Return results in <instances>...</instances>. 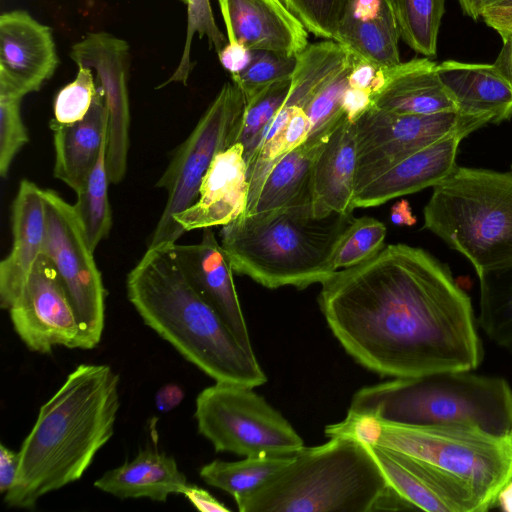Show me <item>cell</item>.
Listing matches in <instances>:
<instances>
[{"mask_svg": "<svg viewBox=\"0 0 512 512\" xmlns=\"http://www.w3.org/2000/svg\"><path fill=\"white\" fill-rule=\"evenodd\" d=\"M321 284L331 331L371 371L411 377L473 370L482 360L470 297L424 249L388 245Z\"/></svg>", "mask_w": 512, "mask_h": 512, "instance_id": "obj_1", "label": "cell"}, {"mask_svg": "<svg viewBox=\"0 0 512 512\" xmlns=\"http://www.w3.org/2000/svg\"><path fill=\"white\" fill-rule=\"evenodd\" d=\"M119 375L109 365L81 364L40 407L24 439L9 508L33 509L47 493L79 480L110 440L120 406Z\"/></svg>", "mask_w": 512, "mask_h": 512, "instance_id": "obj_2", "label": "cell"}, {"mask_svg": "<svg viewBox=\"0 0 512 512\" xmlns=\"http://www.w3.org/2000/svg\"><path fill=\"white\" fill-rule=\"evenodd\" d=\"M173 244L148 247L127 275L128 300L148 327L215 382L263 385L255 354L192 286Z\"/></svg>", "mask_w": 512, "mask_h": 512, "instance_id": "obj_3", "label": "cell"}, {"mask_svg": "<svg viewBox=\"0 0 512 512\" xmlns=\"http://www.w3.org/2000/svg\"><path fill=\"white\" fill-rule=\"evenodd\" d=\"M353 220L352 214L315 217L311 203L243 214L222 226L220 244L236 273L269 289H304L337 271L332 254Z\"/></svg>", "mask_w": 512, "mask_h": 512, "instance_id": "obj_4", "label": "cell"}, {"mask_svg": "<svg viewBox=\"0 0 512 512\" xmlns=\"http://www.w3.org/2000/svg\"><path fill=\"white\" fill-rule=\"evenodd\" d=\"M472 370L442 371L363 387L348 413L413 426L474 428L506 436L512 428V389L500 377Z\"/></svg>", "mask_w": 512, "mask_h": 512, "instance_id": "obj_5", "label": "cell"}, {"mask_svg": "<svg viewBox=\"0 0 512 512\" xmlns=\"http://www.w3.org/2000/svg\"><path fill=\"white\" fill-rule=\"evenodd\" d=\"M304 447L261 487L237 501L241 512H372L388 486L368 445L333 437Z\"/></svg>", "mask_w": 512, "mask_h": 512, "instance_id": "obj_6", "label": "cell"}, {"mask_svg": "<svg viewBox=\"0 0 512 512\" xmlns=\"http://www.w3.org/2000/svg\"><path fill=\"white\" fill-rule=\"evenodd\" d=\"M424 228L462 254L478 278L512 267V171L456 166L433 186Z\"/></svg>", "mask_w": 512, "mask_h": 512, "instance_id": "obj_7", "label": "cell"}, {"mask_svg": "<svg viewBox=\"0 0 512 512\" xmlns=\"http://www.w3.org/2000/svg\"><path fill=\"white\" fill-rule=\"evenodd\" d=\"M377 445L419 461L446 489L459 512H484L512 479V438L455 426L382 422Z\"/></svg>", "mask_w": 512, "mask_h": 512, "instance_id": "obj_8", "label": "cell"}, {"mask_svg": "<svg viewBox=\"0 0 512 512\" xmlns=\"http://www.w3.org/2000/svg\"><path fill=\"white\" fill-rule=\"evenodd\" d=\"M194 416L216 452L295 455L305 447L287 419L252 387L216 382L198 394Z\"/></svg>", "mask_w": 512, "mask_h": 512, "instance_id": "obj_9", "label": "cell"}, {"mask_svg": "<svg viewBox=\"0 0 512 512\" xmlns=\"http://www.w3.org/2000/svg\"><path fill=\"white\" fill-rule=\"evenodd\" d=\"M246 100L235 83H225L193 131L177 148L156 186L167 191L163 213L148 247L176 243L182 236L174 215L193 205L215 156L236 143Z\"/></svg>", "mask_w": 512, "mask_h": 512, "instance_id": "obj_10", "label": "cell"}, {"mask_svg": "<svg viewBox=\"0 0 512 512\" xmlns=\"http://www.w3.org/2000/svg\"><path fill=\"white\" fill-rule=\"evenodd\" d=\"M46 212L44 253L52 261L73 307L79 334L75 348L93 349L105 324L106 289L73 205L43 190Z\"/></svg>", "mask_w": 512, "mask_h": 512, "instance_id": "obj_11", "label": "cell"}, {"mask_svg": "<svg viewBox=\"0 0 512 512\" xmlns=\"http://www.w3.org/2000/svg\"><path fill=\"white\" fill-rule=\"evenodd\" d=\"M485 125L458 111L403 115L371 108L355 122V192L405 157L448 137H466Z\"/></svg>", "mask_w": 512, "mask_h": 512, "instance_id": "obj_12", "label": "cell"}, {"mask_svg": "<svg viewBox=\"0 0 512 512\" xmlns=\"http://www.w3.org/2000/svg\"><path fill=\"white\" fill-rule=\"evenodd\" d=\"M70 57L78 67L95 72L104 91L108 108L107 169L110 182L118 184L126 174L129 150V45L107 32L89 33L72 46Z\"/></svg>", "mask_w": 512, "mask_h": 512, "instance_id": "obj_13", "label": "cell"}, {"mask_svg": "<svg viewBox=\"0 0 512 512\" xmlns=\"http://www.w3.org/2000/svg\"><path fill=\"white\" fill-rule=\"evenodd\" d=\"M8 311L15 332L30 351L45 354L55 346L75 348L78 322L58 273L44 252Z\"/></svg>", "mask_w": 512, "mask_h": 512, "instance_id": "obj_14", "label": "cell"}, {"mask_svg": "<svg viewBox=\"0 0 512 512\" xmlns=\"http://www.w3.org/2000/svg\"><path fill=\"white\" fill-rule=\"evenodd\" d=\"M59 63L50 27L27 11L0 16V95L23 98L38 91Z\"/></svg>", "mask_w": 512, "mask_h": 512, "instance_id": "obj_15", "label": "cell"}, {"mask_svg": "<svg viewBox=\"0 0 512 512\" xmlns=\"http://www.w3.org/2000/svg\"><path fill=\"white\" fill-rule=\"evenodd\" d=\"M188 280L223 319L241 345L254 353L247 324L233 281L229 257L211 228H204L197 244H173Z\"/></svg>", "mask_w": 512, "mask_h": 512, "instance_id": "obj_16", "label": "cell"}, {"mask_svg": "<svg viewBox=\"0 0 512 512\" xmlns=\"http://www.w3.org/2000/svg\"><path fill=\"white\" fill-rule=\"evenodd\" d=\"M249 182L243 146L219 152L201 182L196 202L173 219L180 233L224 226L246 212Z\"/></svg>", "mask_w": 512, "mask_h": 512, "instance_id": "obj_17", "label": "cell"}, {"mask_svg": "<svg viewBox=\"0 0 512 512\" xmlns=\"http://www.w3.org/2000/svg\"><path fill=\"white\" fill-rule=\"evenodd\" d=\"M228 41L249 50L298 56L309 45L308 31L282 0H218Z\"/></svg>", "mask_w": 512, "mask_h": 512, "instance_id": "obj_18", "label": "cell"}, {"mask_svg": "<svg viewBox=\"0 0 512 512\" xmlns=\"http://www.w3.org/2000/svg\"><path fill=\"white\" fill-rule=\"evenodd\" d=\"M12 247L0 263V306L9 310L44 252L46 212L43 190L23 179L12 204Z\"/></svg>", "mask_w": 512, "mask_h": 512, "instance_id": "obj_19", "label": "cell"}, {"mask_svg": "<svg viewBox=\"0 0 512 512\" xmlns=\"http://www.w3.org/2000/svg\"><path fill=\"white\" fill-rule=\"evenodd\" d=\"M356 169V126L345 117L326 138L314 159L311 209L315 217L352 214Z\"/></svg>", "mask_w": 512, "mask_h": 512, "instance_id": "obj_20", "label": "cell"}, {"mask_svg": "<svg viewBox=\"0 0 512 512\" xmlns=\"http://www.w3.org/2000/svg\"><path fill=\"white\" fill-rule=\"evenodd\" d=\"M464 138L461 135L448 137L397 162L355 192L354 208L378 206L435 186L457 166L458 147Z\"/></svg>", "mask_w": 512, "mask_h": 512, "instance_id": "obj_21", "label": "cell"}, {"mask_svg": "<svg viewBox=\"0 0 512 512\" xmlns=\"http://www.w3.org/2000/svg\"><path fill=\"white\" fill-rule=\"evenodd\" d=\"M437 70L461 114L487 124L512 117V80L497 65L446 60Z\"/></svg>", "mask_w": 512, "mask_h": 512, "instance_id": "obj_22", "label": "cell"}, {"mask_svg": "<svg viewBox=\"0 0 512 512\" xmlns=\"http://www.w3.org/2000/svg\"><path fill=\"white\" fill-rule=\"evenodd\" d=\"M437 65L423 57L384 67L385 84L375 96L373 107L403 115L457 111L453 97L440 79Z\"/></svg>", "mask_w": 512, "mask_h": 512, "instance_id": "obj_23", "label": "cell"}, {"mask_svg": "<svg viewBox=\"0 0 512 512\" xmlns=\"http://www.w3.org/2000/svg\"><path fill=\"white\" fill-rule=\"evenodd\" d=\"M53 130L54 176L77 192L94 167L108 137V108L103 89L98 91L86 116L75 123H50Z\"/></svg>", "mask_w": 512, "mask_h": 512, "instance_id": "obj_24", "label": "cell"}, {"mask_svg": "<svg viewBox=\"0 0 512 512\" xmlns=\"http://www.w3.org/2000/svg\"><path fill=\"white\" fill-rule=\"evenodd\" d=\"M398 25L390 0H350L334 41L379 66L401 63Z\"/></svg>", "mask_w": 512, "mask_h": 512, "instance_id": "obj_25", "label": "cell"}, {"mask_svg": "<svg viewBox=\"0 0 512 512\" xmlns=\"http://www.w3.org/2000/svg\"><path fill=\"white\" fill-rule=\"evenodd\" d=\"M186 476L174 457L150 447L140 449L136 457L105 472L94 486L120 499L148 498L165 502L170 494H183Z\"/></svg>", "mask_w": 512, "mask_h": 512, "instance_id": "obj_26", "label": "cell"}, {"mask_svg": "<svg viewBox=\"0 0 512 512\" xmlns=\"http://www.w3.org/2000/svg\"><path fill=\"white\" fill-rule=\"evenodd\" d=\"M369 449L391 487L415 510L459 512L443 485L415 458L380 445Z\"/></svg>", "mask_w": 512, "mask_h": 512, "instance_id": "obj_27", "label": "cell"}, {"mask_svg": "<svg viewBox=\"0 0 512 512\" xmlns=\"http://www.w3.org/2000/svg\"><path fill=\"white\" fill-rule=\"evenodd\" d=\"M324 141L304 142L277 160L266 176L254 205L246 214L311 203L313 163Z\"/></svg>", "mask_w": 512, "mask_h": 512, "instance_id": "obj_28", "label": "cell"}, {"mask_svg": "<svg viewBox=\"0 0 512 512\" xmlns=\"http://www.w3.org/2000/svg\"><path fill=\"white\" fill-rule=\"evenodd\" d=\"M293 457L263 455L234 462L214 460L202 466L199 474L205 483L229 493L237 502L261 487Z\"/></svg>", "mask_w": 512, "mask_h": 512, "instance_id": "obj_29", "label": "cell"}, {"mask_svg": "<svg viewBox=\"0 0 512 512\" xmlns=\"http://www.w3.org/2000/svg\"><path fill=\"white\" fill-rule=\"evenodd\" d=\"M107 144L104 145L94 167L76 192L77 201L73 205L83 227L89 247L94 252L101 240L109 235L112 215L108 199L110 182L107 161Z\"/></svg>", "mask_w": 512, "mask_h": 512, "instance_id": "obj_30", "label": "cell"}, {"mask_svg": "<svg viewBox=\"0 0 512 512\" xmlns=\"http://www.w3.org/2000/svg\"><path fill=\"white\" fill-rule=\"evenodd\" d=\"M478 279V322L495 344L512 352V267Z\"/></svg>", "mask_w": 512, "mask_h": 512, "instance_id": "obj_31", "label": "cell"}, {"mask_svg": "<svg viewBox=\"0 0 512 512\" xmlns=\"http://www.w3.org/2000/svg\"><path fill=\"white\" fill-rule=\"evenodd\" d=\"M400 39L427 58L437 55L445 0H390Z\"/></svg>", "mask_w": 512, "mask_h": 512, "instance_id": "obj_32", "label": "cell"}, {"mask_svg": "<svg viewBox=\"0 0 512 512\" xmlns=\"http://www.w3.org/2000/svg\"><path fill=\"white\" fill-rule=\"evenodd\" d=\"M352 55L351 52L348 60L320 86L306 105L304 110L309 128L305 142L324 141L346 117L342 102L348 87Z\"/></svg>", "mask_w": 512, "mask_h": 512, "instance_id": "obj_33", "label": "cell"}, {"mask_svg": "<svg viewBox=\"0 0 512 512\" xmlns=\"http://www.w3.org/2000/svg\"><path fill=\"white\" fill-rule=\"evenodd\" d=\"M291 86V78L276 82L246 101L236 143L243 146L247 167L252 163L265 132L283 106Z\"/></svg>", "mask_w": 512, "mask_h": 512, "instance_id": "obj_34", "label": "cell"}, {"mask_svg": "<svg viewBox=\"0 0 512 512\" xmlns=\"http://www.w3.org/2000/svg\"><path fill=\"white\" fill-rule=\"evenodd\" d=\"M386 226L375 218H354L338 240L332 254L335 270L360 264L384 248Z\"/></svg>", "mask_w": 512, "mask_h": 512, "instance_id": "obj_35", "label": "cell"}, {"mask_svg": "<svg viewBox=\"0 0 512 512\" xmlns=\"http://www.w3.org/2000/svg\"><path fill=\"white\" fill-rule=\"evenodd\" d=\"M297 64V56H287L271 51L253 50L250 64L232 78L247 101L266 87L290 79Z\"/></svg>", "mask_w": 512, "mask_h": 512, "instance_id": "obj_36", "label": "cell"}, {"mask_svg": "<svg viewBox=\"0 0 512 512\" xmlns=\"http://www.w3.org/2000/svg\"><path fill=\"white\" fill-rule=\"evenodd\" d=\"M98 91L90 68L79 66L75 79L61 88L54 99V117L50 123L67 125L82 120L91 108Z\"/></svg>", "mask_w": 512, "mask_h": 512, "instance_id": "obj_37", "label": "cell"}, {"mask_svg": "<svg viewBox=\"0 0 512 512\" xmlns=\"http://www.w3.org/2000/svg\"><path fill=\"white\" fill-rule=\"evenodd\" d=\"M350 0H282L313 35L335 39Z\"/></svg>", "mask_w": 512, "mask_h": 512, "instance_id": "obj_38", "label": "cell"}, {"mask_svg": "<svg viewBox=\"0 0 512 512\" xmlns=\"http://www.w3.org/2000/svg\"><path fill=\"white\" fill-rule=\"evenodd\" d=\"M21 99L0 95V175L3 178L8 175L15 156L29 141L20 112Z\"/></svg>", "mask_w": 512, "mask_h": 512, "instance_id": "obj_39", "label": "cell"}, {"mask_svg": "<svg viewBox=\"0 0 512 512\" xmlns=\"http://www.w3.org/2000/svg\"><path fill=\"white\" fill-rule=\"evenodd\" d=\"M382 426V422L374 416L347 413L343 421L327 425L324 431L328 438L347 437L372 446L378 444Z\"/></svg>", "mask_w": 512, "mask_h": 512, "instance_id": "obj_40", "label": "cell"}, {"mask_svg": "<svg viewBox=\"0 0 512 512\" xmlns=\"http://www.w3.org/2000/svg\"><path fill=\"white\" fill-rule=\"evenodd\" d=\"M384 67L353 54L348 85L353 88L369 90L375 98L385 84Z\"/></svg>", "mask_w": 512, "mask_h": 512, "instance_id": "obj_41", "label": "cell"}, {"mask_svg": "<svg viewBox=\"0 0 512 512\" xmlns=\"http://www.w3.org/2000/svg\"><path fill=\"white\" fill-rule=\"evenodd\" d=\"M481 17L500 35L503 43L512 40V0H498L486 6Z\"/></svg>", "mask_w": 512, "mask_h": 512, "instance_id": "obj_42", "label": "cell"}, {"mask_svg": "<svg viewBox=\"0 0 512 512\" xmlns=\"http://www.w3.org/2000/svg\"><path fill=\"white\" fill-rule=\"evenodd\" d=\"M286 100L293 105V110L284 130V153H288L303 144L308 136V118L302 106Z\"/></svg>", "mask_w": 512, "mask_h": 512, "instance_id": "obj_43", "label": "cell"}, {"mask_svg": "<svg viewBox=\"0 0 512 512\" xmlns=\"http://www.w3.org/2000/svg\"><path fill=\"white\" fill-rule=\"evenodd\" d=\"M221 65L227 70L231 78L239 75L252 60V50L236 41H228L218 52Z\"/></svg>", "mask_w": 512, "mask_h": 512, "instance_id": "obj_44", "label": "cell"}, {"mask_svg": "<svg viewBox=\"0 0 512 512\" xmlns=\"http://www.w3.org/2000/svg\"><path fill=\"white\" fill-rule=\"evenodd\" d=\"M374 106V95L369 90L353 88L348 85L342 102L345 116L355 123Z\"/></svg>", "mask_w": 512, "mask_h": 512, "instance_id": "obj_45", "label": "cell"}, {"mask_svg": "<svg viewBox=\"0 0 512 512\" xmlns=\"http://www.w3.org/2000/svg\"><path fill=\"white\" fill-rule=\"evenodd\" d=\"M20 466V452L0 444V492L5 494L14 485Z\"/></svg>", "mask_w": 512, "mask_h": 512, "instance_id": "obj_46", "label": "cell"}, {"mask_svg": "<svg viewBox=\"0 0 512 512\" xmlns=\"http://www.w3.org/2000/svg\"><path fill=\"white\" fill-rule=\"evenodd\" d=\"M184 496L202 512H229L230 509L219 502L207 490L188 484Z\"/></svg>", "mask_w": 512, "mask_h": 512, "instance_id": "obj_47", "label": "cell"}, {"mask_svg": "<svg viewBox=\"0 0 512 512\" xmlns=\"http://www.w3.org/2000/svg\"><path fill=\"white\" fill-rule=\"evenodd\" d=\"M183 389L174 383L165 384L155 394V405L158 411L166 413L176 408L184 398Z\"/></svg>", "mask_w": 512, "mask_h": 512, "instance_id": "obj_48", "label": "cell"}, {"mask_svg": "<svg viewBox=\"0 0 512 512\" xmlns=\"http://www.w3.org/2000/svg\"><path fill=\"white\" fill-rule=\"evenodd\" d=\"M390 218L396 225L412 226L416 222V218L412 214L408 201L404 199L396 202L392 206Z\"/></svg>", "mask_w": 512, "mask_h": 512, "instance_id": "obj_49", "label": "cell"}, {"mask_svg": "<svg viewBox=\"0 0 512 512\" xmlns=\"http://www.w3.org/2000/svg\"><path fill=\"white\" fill-rule=\"evenodd\" d=\"M494 64L512 80V40L503 43L501 52Z\"/></svg>", "mask_w": 512, "mask_h": 512, "instance_id": "obj_50", "label": "cell"}, {"mask_svg": "<svg viewBox=\"0 0 512 512\" xmlns=\"http://www.w3.org/2000/svg\"><path fill=\"white\" fill-rule=\"evenodd\" d=\"M462 11L470 18L477 20L485 8L484 0H458Z\"/></svg>", "mask_w": 512, "mask_h": 512, "instance_id": "obj_51", "label": "cell"}, {"mask_svg": "<svg viewBox=\"0 0 512 512\" xmlns=\"http://www.w3.org/2000/svg\"><path fill=\"white\" fill-rule=\"evenodd\" d=\"M496 504L506 512H512V479L499 491Z\"/></svg>", "mask_w": 512, "mask_h": 512, "instance_id": "obj_52", "label": "cell"}, {"mask_svg": "<svg viewBox=\"0 0 512 512\" xmlns=\"http://www.w3.org/2000/svg\"><path fill=\"white\" fill-rule=\"evenodd\" d=\"M497 1H498V0H484L485 7H486V6H489V5L493 4V3H495V2H497Z\"/></svg>", "mask_w": 512, "mask_h": 512, "instance_id": "obj_53", "label": "cell"}, {"mask_svg": "<svg viewBox=\"0 0 512 512\" xmlns=\"http://www.w3.org/2000/svg\"><path fill=\"white\" fill-rule=\"evenodd\" d=\"M182 2H184L185 4H188L189 0H180Z\"/></svg>", "mask_w": 512, "mask_h": 512, "instance_id": "obj_54", "label": "cell"}, {"mask_svg": "<svg viewBox=\"0 0 512 512\" xmlns=\"http://www.w3.org/2000/svg\"><path fill=\"white\" fill-rule=\"evenodd\" d=\"M509 436L512 438V428H511V430L509 432Z\"/></svg>", "mask_w": 512, "mask_h": 512, "instance_id": "obj_55", "label": "cell"}]
</instances>
